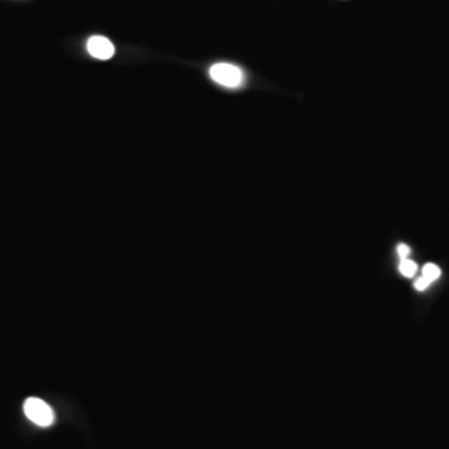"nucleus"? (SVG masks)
Wrapping results in <instances>:
<instances>
[{
  "label": "nucleus",
  "instance_id": "f257e3e1",
  "mask_svg": "<svg viewBox=\"0 0 449 449\" xmlns=\"http://www.w3.org/2000/svg\"><path fill=\"white\" fill-rule=\"evenodd\" d=\"M210 76L214 82L226 88H239L245 82L244 71L232 64L219 63L210 68Z\"/></svg>",
  "mask_w": 449,
  "mask_h": 449
},
{
  "label": "nucleus",
  "instance_id": "f03ea898",
  "mask_svg": "<svg viewBox=\"0 0 449 449\" xmlns=\"http://www.w3.org/2000/svg\"><path fill=\"white\" fill-rule=\"evenodd\" d=\"M24 413L33 423L39 427H51L55 421V414L51 405L43 399L30 397L24 402Z\"/></svg>",
  "mask_w": 449,
  "mask_h": 449
},
{
  "label": "nucleus",
  "instance_id": "7ed1b4c3",
  "mask_svg": "<svg viewBox=\"0 0 449 449\" xmlns=\"http://www.w3.org/2000/svg\"><path fill=\"white\" fill-rule=\"evenodd\" d=\"M86 49L91 57L99 60H108L115 54L113 43L108 38L99 37V35L89 39Z\"/></svg>",
  "mask_w": 449,
  "mask_h": 449
},
{
  "label": "nucleus",
  "instance_id": "20e7f679",
  "mask_svg": "<svg viewBox=\"0 0 449 449\" xmlns=\"http://www.w3.org/2000/svg\"><path fill=\"white\" fill-rule=\"evenodd\" d=\"M417 264L413 262L412 259H402V262H401V265H399V271H401V273H402L405 277H408V279L413 277V276L416 275V273H417Z\"/></svg>",
  "mask_w": 449,
  "mask_h": 449
},
{
  "label": "nucleus",
  "instance_id": "39448f33",
  "mask_svg": "<svg viewBox=\"0 0 449 449\" xmlns=\"http://www.w3.org/2000/svg\"><path fill=\"white\" fill-rule=\"evenodd\" d=\"M423 277L430 280V282L441 277V268L434 264H427L423 267Z\"/></svg>",
  "mask_w": 449,
  "mask_h": 449
},
{
  "label": "nucleus",
  "instance_id": "423d86ee",
  "mask_svg": "<svg viewBox=\"0 0 449 449\" xmlns=\"http://www.w3.org/2000/svg\"><path fill=\"white\" fill-rule=\"evenodd\" d=\"M432 282H430V280L425 279V277H421V279H418L417 281H416V284H414V287L417 288L418 291H424L428 286L430 285Z\"/></svg>",
  "mask_w": 449,
  "mask_h": 449
},
{
  "label": "nucleus",
  "instance_id": "0eeeda50",
  "mask_svg": "<svg viewBox=\"0 0 449 449\" xmlns=\"http://www.w3.org/2000/svg\"><path fill=\"white\" fill-rule=\"evenodd\" d=\"M397 253H398L399 257L402 259H407L411 253V248L410 246H407L405 244H401L398 247H397Z\"/></svg>",
  "mask_w": 449,
  "mask_h": 449
}]
</instances>
